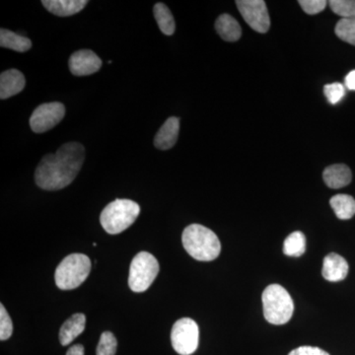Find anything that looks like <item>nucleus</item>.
I'll return each instance as SVG.
<instances>
[{
  "label": "nucleus",
  "mask_w": 355,
  "mask_h": 355,
  "mask_svg": "<svg viewBox=\"0 0 355 355\" xmlns=\"http://www.w3.org/2000/svg\"><path fill=\"white\" fill-rule=\"evenodd\" d=\"M182 241L187 253L195 260L214 261L220 254V241L216 233L200 224H191L184 229Z\"/></svg>",
  "instance_id": "f03ea898"
},
{
  "label": "nucleus",
  "mask_w": 355,
  "mask_h": 355,
  "mask_svg": "<svg viewBox=\"0 0 355 355\" xmlns=\"http://www.w3.org/2000/svg\"><path fill=\"white\" fill-rule=\"evenodd\" d=\"M118 347L116 336L111 331H104L96 349V355H114Z\"/></svg>",
  "instance_id": "b1692460"
},
{
  "label": "nucleus",
  "mask_w": 355,
  "mask_h": 355,
  "mask_svg": "<svg viewBox=\"0 0 355 355\" xmlns=\"http://www.w3.org/2000/svg\"><path fill=\"white\" fill-rule=\"evenodd\" d=\"M86 317L81 313L72 315L62 324L60 331V342L62 345L67 347L70 345L77 336H80L85 330Z\"/></svg>",
  "instance_id": "2eb2a0df"
},
{
  "label": "nucleus",
  "mask_w": 355,
  "mask_h": 355,
  "mask_svg": "<svg viewBox=\"0 0 355 355\" xmlns=\"http://www.w3.org/2000/svg\"><path fill=\"white\" fill-rule=\"evenodd\" d=\"M216 32L224 41L236 42L242 36L241 26L229 14H222L216 22Z\"/></svg>",
  "instance_id": "f3484780"
},
{
  "label": "nucleus",
  "mask_w": 355,
  "mask_h": 355,
  "mask_svg": "<svg viewBox=\"0 0 355 355\" xmlns=\"http://www.w3.org/2000/svg\"><path fill=\"white\" fill-rule=\"evenodd\" d=\"M240 13L248 25L258 33L265 34L270 27V15L263 0H238Z\"/></svg>",
  "instance_id": "1a4fd4ad"
},
{
  "label": "nucleus",
  "mask_w": 355,
  "mask_h": 355,
  "mask_svg": "<svg viewBox=\"0 0 355 355\" xmlns=\"http://www.w3.org/2000/svg\"><path fill=\"white\" fill-rule=\"evenodd\" d=\"M324 94L331 105L338 104L345 97V86L338 83L327 84L324 87Z\"/></svg>",
  "instance_id": "393cba45"
},
{
  "label": "nucleus",
  "mask_w": 355,
  "mask_h": 355,
  "mask_svg": "<svg viewBox=\"0 0 355 355\" xmlns=\"http://www.w3.org/2000/svg\"><path fill=\"white\" fill-rule=\"evenodd\" d=\"M180 119L171 116L165 121L154 137V146L160 150H167L176 144L179 137Z\"/></svg>",
  "instance_id": "ddd939ff"
},
{
  "label": "nucleus",
  "mask_w": 355,
  "mask_h": 355,
  "mask_svg": "<svg viewBox=\"0 0 355 355\" xmlns=\"http://www.w3.org/2000/svg\"><path fill=\"white\" fill-rule=\"evenodd\" d=\"M153 12L160 31L167 36L174 34L176 24H175V19L170 9L164 3L159 2L154 6Z\"/></svg>",
  "instance_id": "aec40b11"
},
{
  "label": "nucleus",
  "mask_w": 355,
  "mask_h": 355,
  "mask_svg": "<svg viewBox=\"0 0 355 355\" xmlns=\"http://www.w3.org/2000/svg\"><path fill=\"white\" fill-rule=\"evenodd\" d=\"M331 11L342 19L355 20V0H331Z\"/></svg>",
  "instance_id": "4be33fe9"
},
{
  "label": "nucleus",
  "mask_w": 355,
  "mask_h": 355,
  "mask_svg": "<svg viewBox=\"0 0 355 355\" xmlns=\"http://www.w3.org/2000/svg\"><path fill=\"white\" fill-rule=\"evenodd\" d=\"M306 251V238L300 231L291 233L284 243V254L288 257L302 256Z\"/></svg>",
  "instance_id": "412c9836"
},
{
  "label": "nucleus",
  "mask_w": 355,
  "mask_h": 355,
  "mask_svg": "<svg viewBox=\"0 0 355 355\" xmlns=\"http://www.w3.org/2000/svg\"><path fill=\"white\" fill-rule=\"evenodd\" d=\"M0 46L18 53H25L32 48V42L26 37L2 28L0 30Z\"/></svg>",
  "instance_id": "a211bd4d"
},
{
  "label": "nucleus",
  "mask_w": 355,
  "mask_h": 355,
  "mask_svg": "<svg viewBox=\"0 0 355 355\" xmlns=\"http://www.w3.org/2000/svg\"><path fill=\"white\" fill-rule=\"evenodd\" d=\"M85 148L78 142H69L57 153L46 154L35 171V181L46 191L62 190L74 181L83 167Z\"/></svg>",
  "instance_id": "f257e3e1"
},
{
  "label": "nucleus",
  "mask_w": 355,
  "mask_h": 355,
  "mask_svg": "<svg viewBox=\"0 0 355 355\" xmlns=\"http://www.w3.org/2000/svg\"><path fill=\"white\" fill-rule=\"evenodd\" d=\"M26 85L25 77L18 69H8L0 76V98L8 99L19 94Z\"/></svg>",
  "instance_id": "f8f14e48"
},
{
  "label": "nucleus",
  "mask_w": 355,
  "mask_h": 355,
  "mask_svg": "<svg viewBox=\"0 0 355 355\" xmlns=\"http://www.w3.org/2000/svg\"><path fill=\"white\" fill-rule=\"evenodd\" d=\"M323 179L329 188L340 189L350 184L352 174L349 166L335 164L324 169Z\"/></svg>",
  "instance_id": "dca6fc26"
},
{
  "label": "nucleus",
  "mask_w": 355,
  "mask_h": 355,
  "mask_svg": "<svg viewBox=\"0 0 355 355\" xmlns=\"http://www.w3.org/2000/svg\"><path fill=\"white\" fill-rule=\"evenodd\" d=\"M288 355H330L324 350L316 347H299L297 349L292 350Z\"/></svg>",
  "instance_id": "cd10ccee"
},
{
  "label": "nucleus",
  "mask_w": 355,
  "mask_h": 355,
  "mask_svg": "<svg viewBox=\"0 0 355 355\" xmlns=\"http://www.w3.org/2000/svg\"><path fill=\"white\" fill-rule=\"evenodd\" d=\"M70 72L76 76H87L99 71L101 58L94 51L80 50L72 53L69 62Z\"/></svg>",
  "instance_id": "9d476101"
},
{
  "label": "nucleus",
  "mask_w": 355,
  "mask_h": 355,
  "mask_svg": "<svg viewBox=\"0 0 355 355\" xmlns=\"http://www.w3.org/2000/svg\"><path fill=\"white\" fill-rule=\"evenodd\" d=\"M158 272L159 263L155 257L147 252H140L130 263L128 286L133 292L146 291Z\"/></svg>",
  "instance_id": "423d86ee"
},
{
  "label": "nucleus",
  "mask_w": 355,
  "mask_h": 355,
  "mask_svg": "<svg viewBox=\"0 0 355 355\" xmlns=\"http://www.w3.org/2000/svg\"><path fill=\"white\" fill-rule=\"evenodd\" d=\"M335 32L336 36L343 42L355 46L354 19H340L336 23Z\"/></svg>",
  "instance_id": "5701e85b"
},
{
  "label": "nucleus",
  "mask_w": 355,
  "mask_h": 355,
  "mask_svg": "<svg viewBox=\"0 0 355 355\" xmlns=\"http://www.w3.org/2000/svg\"><path fill=\"white\" fill-rule=\"evenodd\" d=\"M64 116L65 107L62 103H44L33 112L30 118V127L34 132H46L58 125Z\"/></svg>",
  "instance_id": "6e6552de"
},
{
  "label": "nucleus",
  "mask_w": 355,
  "mask_h": 355,
  "mask_svg": "<svg viewBox=\"0 0 355 355\" xmlns=\"http://www.w3.org/2000/svg\"><path fill=\"white\" fill-rule=\"evenodd\" d=\"M263 316L272 324H284L291 321L294 312V303L291 296L279 284H270L261 296Z\"/></svg>",
  "instance_id": "20e7f679"
},
{
  "label": "nucleus",
  "mask_w": 355,
  "mask_h": 355,
  "mask_svg": "<svg viewBox=\"0 0 355 355\" xmlns=\"http://www.w3.org/2000/svg\"><path fill=\"white\" fill-rule=\"evenodd\" d=\"M67 355H84V347L83 345H76L67 350Z\"/></svg>",
  "instance_id": "c756f323"
},
{
  "label": "nucleus",
  "mask_w": 355,
  "mask_h": 355,
  "mask_svg": "<svg viewBox=\"0 0 355 355\" xmlns=\"http://www.w3.org/2000/svg\"><path fill=\"white\" fill-rule=\"evenodd\" d=\"M173 349L180 355H191L198 349L200 329L190 318L178 320L171 331Z\"/></svg>",
  "instance_id": "0eeeda50"
},
{
  "label": "nucleus",
  "mask_w": 355,
  "mask_h": 355,
  "mask_svg": "<svg viewBox=\"0 0 355 355\" xmlns=\"http://www.w3.org/2000/svg\"><path fill=\"white\" fill-rule=\"evenodd\" d=\"M345 84L349 90L355 91V70H352L345 76Z\"/></svg>",
  "instance_id": "c85d7f7f"
},
{
  "label": "nucleus",
  "mask_w": 355,
  "mask_h": 355,
  "mask_svg": "<svg viewBox=\"0 0 355 355\" xmlns=\"http://www.w3.org/2000/svg\"><path fill=\"white\" fill-rule=\"evenodd\" d=\"M44 8L60 17H67L74 15L83 10L84 7L87 6L86 0H44L42 1Z\"/></svg>",
  "instance_id": "4468645a"
},
{
  "label": "nucleus",
  "mask_w": 355,
  "mask_h": 355,
  "mask_svg": "<svg viewBox=\"0 0 355 355\" xmlns=\"http://www.w3.org/2000/svg\"><path fill=\"white\" fill-rule=\"evenodd\" d=\"M330 205L336 217L347 220L355 216V200L349 195H336L331 198Z\"/></svg>",
  "instance_id": "6ab92c4d"
},
{
  "label": "nucleus",
  "mask_w": 355,
  "mask_h": 355,
  "mask_svg": "<svg viewBox=\"0 0 355 355\" xmlns=\"http://www.w3.org/2000/svg\"><path fill=\"white\" fill-rule=\"evenodd\" d=\"M298 3L302 7L304 12L309 15H315L322 12L326 8L328 2L324 0H299Z\"/></svg>",
  "instance_id": "bb28decb"
},
{
  "label": "nucleus",
  "mask_w": 355,
  "mask_h": 355,
  "mask_svg": "<svg viewBox=\"0 0 355 355\" xmlns=\"http://www.w3.org/2000/svg\"><path fill=\"white\" fill-rule=\"evenodd\" d=\"M139 214V203L130 200H116L103 209L100 222L109 234H120L135 223Z\"/></svg>",
  "instance_id": "7ed1b4c3"
},
{
  "label": "nucleus",
  "mask_w": 355,
  "mask_h": 355,
  "mask_svg": "<svg viewBox=\"0 0 355 355\" xmlns=\"http://www.w3.org/2000/svg\"><path fill=\"white\" fill-rule=\"evenodd\" d=\"M12 320L3 304H0V340H6L12 336Z\"/></svg>",
  "instance_id": "a878e982"
},
{
  "label": "nucleus",
  "mask_w": 355,
  "mask_h": 355,
  "mask_svg": "<svg viewBox=\"0 0 355 355\" xmlns=\"http://www.w3.org/2000/svg\"><path fill=\"white\" fill-rule=\"evenodd\" d=\"M90 272L91 261L86 254H69L58 266L55 284L62 291H72L85 282Z\"/></svg>",
  "instance_id": "39448f33"
},
{
  "label": "nucleus",
  "mask_w": 355,
  "mask_h": 355,
  "mask_svg": "<svg viewBox=\"0 0 355 355\" xmlns=\"http://www.w3.org/2000/svg\"><path fill=\"white\" fill-rule=\"evenodd\" d=\"M349 273V263L338 254L331 253L324 257L322 275L331 282H342Z\"/></svg>",
  "instance_id": "9b49d317"
}]
</instances>
